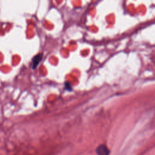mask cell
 <instances>
[{"label":"cell","mask_w":155,"mask_h":155,"mask_svg":"<svg viewBox=\"0 0 155 155\" xmlns=\"http://www.w3.org/2000/svg\"><path fill=\"white\" fill-rule=\"evenodd\" d=\"M96 153L97 155H109L110 150L105 145L101 144L96 148Z\"/></svg>","instance_id":"1"},{"label":"cell","mask_w":155,"mask_h":155,"mask_svg":"<svg viewBox=\"0 0 155 155\" xmlns=\"http://www.w3.org/2000/svg\"><path fill=\"white\" fill-rule=\"evenodd\" d=\"M42 58V54H41V53L36 55L33 58V59H32V68L33 69H35V68L37 67V66L38 65L39 63L41 61Z\"/></svg>","instance_id":"2"}]
</instances>
